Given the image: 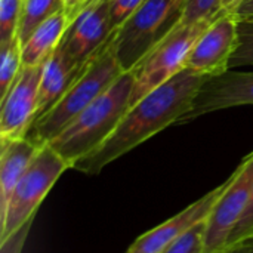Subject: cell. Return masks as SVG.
<instances>
[{
  "instance_id": "cell-1",
  "label": "cell",
  "mask_w": 253,
  "mask_h": 253,
  "mask_svg": "<svg viewBox=\"0 0 253 253\" xmlns=\"http://www.w3.org/2000/svg\"><path fill=\"white\" fill-rule=\"evenodd\" d=\"M206 79V76L184 68L132 105L108 139L93 153L79 160L73 169L86 175H98L105 166L147 139L172 125H178L191 110L196 95Z\"/></svg>"
},
{
  "instance_id": "cell-2",
  "label": "cell",
  "mask_w": 253,
  "mask_h": 253,
  "mask_svg": "<svg viewBox=\"0 0 253 253\" xmlns=\"http://www.w3.org/2000/svg\"><path fill=\"white\" fill-rule=\"evenodd\" d=\"M133 74L125 71L104 93L86 107L49 145L73 166L99 148L116 130L127 110Z\"/></svg>"
},
{
  "instance_id": "cell-3",
  "label": "cell",
  "mask_w": 253,
  "mask_h": 253,
  "mask_svg": "<svg viewBox=\"0 0 253 253\" xmlns=\"http://www.w3.org/2000/svg\"><path fill=\"white\" fill-rule=\"evenodd\" d=\"M113 42L114 37L84 64L82 73L59 102L33 123L27 133L28 139L40 147L49 144L125 73L119 64Z\"/></svg>"
},
{
  "instance_id": "cell-4",
  "label": "cell",
  "mask_w": 253,
  "mask_h": 253,
  "mask_svg": "<svg viewBox=\"0 0 253 253\" xmlns=\"http://www.w3.org/2000/svg\"><path fill=\"white\" fill-rule=\"evenodd\" d=\"M187 0H145L117 28L114 49L123 71H130L182 21Z\"/></svg>"
},
{
  "instance_id": "cell-5",
  "label": "cell",
  "mask_w": 253,
  "mask_h": 253,
  "mask_svg": "<svg viewBox=\"0 0 253 253\" xmlns=\"http://www.w3.org/2000/svg\"><path fill=\"white\" fill-rule=\"evenodd\" d=\"M71 165L49 144L43 145L16 185L6 209L0 213V240L36 218L39 206Z\"/></svg>"
},
{
  "instance_id": "cell-6",
  "label": "cell",
  "mask_w": 253,
  "mask_h": 253,
  "mask_svg": "<svg viewBox=\"0 0 253 253\" xmlns=\"http://www.w3.org/2000/svg\"><path fill=\"white\" fill-rule=\"evenodd\" d=\"M213 19L179 24L130 70L133 74L130 107L187 68V58L191 47Z\"/></svg>"
},
{
  "instance_id": "cell-7",
  "label": "cell",
  "mask_w": 253,
  "mask_h": 253,
  "mask_svg": "<svg viewBox=\"0 0 253 253\" xmlns=\"http://www.w3.org/2000/svg\"><path fill=\"white\" fill-rule=\"evenodd\" d=\"M253 188V151L227 178V185L206 224L205 253H221L245 215Z\"/></svg>"
},
{
  "instance_id": "cell-8",
  "label": "cell",
  "mask_w": 253,
  "mask_h": 253,
  "mask_svg": "<svg viewBox=\"0 0 253 253\" xmlns=\"http://www.w3.org/2000/svg\"><path fill=\"white\" fill-rule=\"evenodd\" d=\"M237 24L236 13L222 10L196 40L187 58V68L206 77L228 71L237 46Z\"/></svg>"
},
{
  "instance_id": "cell-9",
  "label": "cell",
  "mask_w": 253,
  "mask_h": 253,
  "mask_svg": "<svg viewBox=\"0 0 253 253\" xmlns=\"http://www.w3.org/2000/svg\"><path fill=\"white\" fill-rule=\"evenodd\" d=\"M44 62L22 67L7 95L0 101V141L25 138L31 129L37 105Z\"/></svg>"
},
{
  "instance_id": "cell-10",
  "label": "cell",
  "mask_w": 253,
  "mask_h": 253,
  "mask_svg": "<svg viewBox=\"0 0 253 253\" xmlns=\"http://www.w3.org/2000/svg\"><path fill=\"white\" fill-rule=\"evenodd\" d=\"M116 31L108 0H93L68 24L59 43L71 59L84 65L114 37Z\"/></svg>"
},
{
  "instance_id": "cell-11",
  "label": "cell",
  "mask_w": 253,
  "mask_h": 253,
  "mask_svg": "<svg viewBox=\"0 0 253 253\" xmlns=\"http://www.w3.org/2000/svg\"><path fill=\"white\" fill-rule=\"evenodd\" d=\"M253 105V71L242 73L231 68L219 76L208 77L200 86L191 110L181 119L178 125L190 123L208 113Z\"/></svg>"
},
{
  "instance_id": "cell-12",
  "label": "cell",
  "mask_w": 253,
  "mask_h": 253,
  "mask_svg": "<svg viewBox=\"0 0 253 253\" xmlns=\"http://www.w3.org/2000/svg\"><path fill=\"white\" fill-rule=\"evenodd\" d=\"M227 185V179L211 190L208 194L182 209L175 216L166 219L160 225L151 228L150 231L139 236L125 253H162L170 243L179 239L184 233L193 228L200 221L206 219L212 209L215 208L216 202L219 200L221 194L224 193Z\"/></svg>"
},
{
  "instance_id": "cell-13",
  "label": "cell",
  "mask_w": 253,
  "mask_h": 253,
  "mask_svg": "<svg viewBox=\"0 0 253 253\" xmlns=\"http://www.w3.org/2000/svg\"><path fill=\"white\" fill-rule=\"evenodd\" d=\"M84 65L77 64L68 56L61 43L46 59L43 76L39 89V105L36 113V120L43 117L49 110H52L59 99L70 89L73 82L82 73ZM34 120V122H36Z\"/></svg>"
},
{
  "instance_id": "cell-14",
  "label": "cell",
  "mask_w": 253,
  "mask_h": 253,
  "mask_svg": "<svg viewBox=\"0 0 253 253\" xmlns=\"http://www.w3.org/2000/svg\"><path fill=\"white\" fill-rule=\"evenodd\" d=\"M40 148L27 136L0 141V213Z\"/></svg>"
},
{
  "instance_id": "cell-15",
  "label": "cell",
  "mask_w": 253,
  "mask_h": 253,
  "mask_svg": "<svg viewBox=\"0 0 253 253\" xmlns=\"http://www.w3.org/2000/svg\"><path fill=\"white\" fill-rule=\"evenodd\" d=\"M68 24L70 22L64 10H59L44 19L22 43V67L46 62L62 40Z\"/></svg>"
},
{
  "instance_id": "cell-16",
  "label": "cell",
  "mask_w": 253,
  "mask_h": 253,
  "mask_svg": "<svg viewBox=\"0 0 253 253\" xmlns=\"http://www.w3.org/2000/svg\"><path fill=\"white\" fill-rule=\"evenodd\" d=\"M59 10H64V0H24L22 16L18 28L21 44L44 19Z\"/></svg>"
},
{
  "instance_id": "cell-17",
  "label": "cell",
  "mask_w": 253,
  "mask_h": 253,
  "mask_svg": "<svg viewBox=\"0 0 253 253\" xmlns=\"http://www.w3.org/2000/svg\"><path fill=\"white\" fill-rule=\"evenodd\" d=\"M22 68V44L19 37L0 43V101L7 95Z\"/></svg>"
},
{
  "instance_id": "cell-18",
  "label": "cell",
  "mask_w": 253,
  "mask_h": 253,
  "mask_svg": "<svg viewBox=\"0 0 253 253\" xmlns=\"http://www.w3.org/2000/svg\"><path fill=\"white\" fill-rule=\"evenodd\" d=\"M253 65V18H239L237 46L230 61V68Z\"/></svg>"
},
{
  "instance_id": "cell-19",
  "label": "cell",
  "mask_w": 253,
  "mask_h": 253,
  "mask_svg": "<svg viewBox=\"0 0 253 253\" xmlns=\"http://www.w3.org/2000/svg\"><path fill=\"white\" fill-rule=\"evenodd\" d=\"M208 218L196 224L187 233H184L179 239L170 243L162 253H205Z\"/></svg>"
},
{
  "instance_id": "cell-20",
  "label": "cell",
  "mask_w": 253,
  "mask_h": 253,
  "mask_svg": "<svg viewBox=\"0 0 253 253\" xmlns=\"http://www.w3.org/2000/svg\"><path fill=\"white\" fill-rule=\"evenodd\" d=\"M24 0H0V43L18 36Z\"/></svg>"
},
{
  "instance_id": "cell-21",
  "label": "cell",
  "mask_w": 253,
  "mask_h": 253,
  "mask_svg": "<svg viewBox=\"0 0 253 253\" xmlns=\"http://www.w3.org/2000/svg\"><path fill=\"white\" fill-rule=\"evenodd\" d=\"M222 12V0H187L181 24L213 19Z\"/></svg>"
},
{
  "instance_id": "cell-22",
  "label": "cell",
  "mask_w": 253,
  "mask_h": 253,
  "mask_svg": "<svg viewBox=\"0 0 253 253\" xmlns=\"http://www.w3.org/2000/svg\"><path fill=\"white\" fill-rule=\"evenodd\" d=\"M145 0H108L111 24L117 30L122 27Z\"/></svg>"
},
{
  "instance_id": "cell-23",
  "label": "cell",
  "mask_w": 253,
  "mask_h": 253,
  "mask_svg": "<svg viewBox=\"0 0 253 253\" xmlns=\"http://www.w3.org/2000/svg\"><path fill=\"white\" fill-rule=\"evenodd\" d=\"M33 222H34V219L28 221L21 228H18L15 233H12L6 239L0 240V253H22Z\"/></svg>"
},
{
  "instance_id": "cell-24",
  "label": "cell",
  "mask_w": 253,
  "mask_h": 253,
  "mask_svg": "<svg viewBox=\"0 0 253 253\" xmlns=\"http://www.w3.org/2000/svg\"><path fill=\"white\" fill-rule=\"evenodd\" d=\"M253 234V188L252 194H251V200H249V205H248V209L245 212V215L242 216L240 222L237 224V227L234 228L233 234H231V239L228 242V246L242 240V239H246L249 236Z\"/></svg>"
},
{
  "instance_id": "cell-25",
  "label": "cell",
  "mask_w": 253,
  "mask_h": 253,
  "mask_svg": "<svg viewBox=\"0 0 253 253\" xmlns=\"http://www.w3.org/2000/svg\"><path fill=\"white\" fill-rule=\"evenodd\" d=\"M93 0H64V12L71 22L86 6H89Z\"/></svg>"
},
{
  "instance_id": "cell-26",
  "label": "cell",
  "mask_w": 253,
  "mask_h": 253,
  "mask_svg": "<svg viewBox=\"0 0 253 253\" xmlns=\"http://www.w3.org/2000/svg\"><path fill=\"white\" fill-rule=\"evenodd\" d=\"M221 253H253V234L227 246Z\"/></svg>"
},
{
  "instance_id": "cell-27",
  "label": "cell",
  "mask_w": 253,
  "mask_h": 253,
  "mask_svg": "<svg viewBox=\"0 0 253 253\" xmlns=\"http://www.w3.org/2000/svg\"><path fill=\"white\" fill-rule=\"evenodd\" d=\"M237 18H253V0H243L236 10Z\"/></svg>"
},
{
  "instance_id": "cell-28",
  "label": "cell",
  "mask_w": 253,
  "mask_h": 253,
  "mask_svg": "<svg viewBox=\"0 0 253 253\" xmlns=\"http://www.w3.org/2000/svg\"><path fill=\"white\" fill-rule=\"evenodd\" d=\"M242 1L243 0H222V10L230 12V13H236V10Z\"/></svg>"
}]
</instances>
